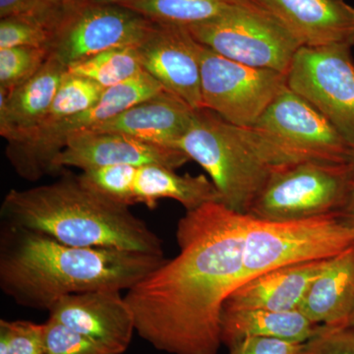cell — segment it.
I'll list each match as a JSON object with an SVG mask.
<instances>
[{"instance_id": "1", "label": "cell", "mask_w": 354, "mask_h": 354, "mask_svg": "<svg viewBox=\"0 0 354 354\" xmlns=\"http://www.w3.org/2000/svg\"><path fill=\"white\" fill-rule=\"evenodd\" d=\"M247 218L221 202L186 211L179 253L124 295L142 339L169 354L218 353L223 305L241 285Z\"/></svg>"}, {"instance_id": "2", "label": "cell", "mask_w": 354, "mask_h": 354, "mask_svg": "<svg viewBox=\"0 0 354 354\" xmlns=\"http://www.w3.org/2000/svg\"><path fill=\"white\" fill-rule=\"evenodd\" d=\"M165 260L157 254L67 245L22 227L0 228V288L26 308L48 311L66 295L130 290Z\"/></svg>"}, {"instance_id": "3", "label": "cell", "mask_w": 354, "mask_h": 354, "mask_svg": "<svg viewBox=\"0 0 354 354\" xmlns=\"http://www.w3.org/2000/svg\"><path fill=\"white\" fill-rule=\"evenodd\" d=\"M0 218L1 225L67 245L164 255L162 239L129 207L91 189L75 174L29 189H11L1 203Z\"/></svg>"}, {"instance_id": "4", "label": "cell", "mask_w": 354, "mask_h": 354, "mask_svg": "<svg viewBox=\"0 0 354 354\" xmlns=\"http://www.w3.org/2000/svg\"><path fill=\"white\" fill-rule=\"evenodd\" d=\"M176 148L207 171L225 206L245 215L274 172L293 165L254 128L235 127L204 108Z\"/></svg>"}, {"instance_id": "5", "label": "cell", "mask_w": 354, "mask_h": 354, "mask_svg": "<svg viewBox=\"0 0 354 354\" xmlns=\"http://www.w3.org/2000/svg\"><path fill=\"white\" fill-rule=\"evenodd\" d=\"M354 244V230L330 214L272 221L248 215L241 285L283 266L334 257Z\"/></svg>"}, {"instance_id": "6", "label": "cell", "mask_w": 354, "mask_h": 354, "mask_svg": "<svg viewBox=\"0 0 354 354\" xmlns=\"http://www.w3.org/2000/svg\"><path fill=\"white\" fill-rule=\"evenodd\" d=\"M186 28L198 43L221 57L285 74L301 48L285 26L253 0Z\"/></svg>"}, {"instance_id": "7", "label": "cell", "mask_w": 354, "mask_h": 354, "mask_svg": "<svg viewBox=\"0 0 354 354\" xmlns=\"http://www.w3.org/2000/svg\"><path fill=\"white\" fill-rule=\"evenodd\" d=\"M353 189L354 171L349 162H297L274 172L248 215L283 221L337 214Z\"/></svg>"}, {"instance_id": "8", "label": "cell", "mask_w": 354, "mask_h": 354, "mask_svg": "<svg viewBox=\"0 0 354 354\" xmlns=\"http://www.w3.org/2000/svg\"><path fill=\"white\" fill-rule=\"evenodd\" d=\"M165 88L146 71L125 82L106 88L93 108L35 130L22 141L7 144L6 156L18 176L29 181L57 172L55 162L75 133L102 124Z\"/></svg>"}, {"instance_id": "9", "label": "cell", "mask_w": 354, "mask_h": 354, "mask_svg": "<svg viewBox=\"0 0 354 354\" xmlns=\"http://www.w3.org/2000/svg\"><path fill=\"white\" fill-rule=\"evenodd\" d=\"M203 108L235 127H253L286 87V74L200 51Z\"/></svg>"}, {"instance_id": "10", "label": "cell", "mask_w": 354, "mask_h": 354, "mask_svg": "<svg viewBox=\"0 0 354 354\" xmlns=\"http://www.w3.org/2000/svg\"><path fill=\"white\" fill-rule=\"evenodd\" d=\"M252 128L290 164H344L353 151L337 128L288 86Z\"/></svg>"}, {"instance_id": "11", "label": "cell", "mask_w": 354, "mask_h": 354, "mask_svg": "<svg viewBox=\"0 0 354 354\" xmlns=\"http://www.w3.org/2000/svg\"><path fill=\"white\" fill-rule=\"evenodd\" d=\"M286 85L309 102L354 147V62L346 46H301Z\"/></svg>"}, {"instance_id": "12", "label": "cell", "mask_w": 354, "mask_h": 354, "mask_svg": "<svg viewBox=\"0 0 354 354\" xmlns=\"http://www.w3.org/2000/svg\"><path fill=\"white\" fill-rule=\"evenodd\" d=\"M155 25L128 7L86 2L70 10L55 32L50 51L68 67L111 48H137Z\"/></svg>"}, {"instance_id": "13", "label": "cell", "mask_w": 354, "mask_h": 354, "mask_svg": "<svg viewBox=\"0 0 354 354\" xmlns=\"http://www.w3.org/2000/svg\"><path fill=\"white\" fill-rule=\"evenodd\" d=\"M201 48L184 26L156 22L137 50L144 71L165 91L199 109H203Z\"/></svg>"}, {"instance_id": "14", "label": "cell", "mask_w": 354, "mask_h": 354, "mask_svg": "<svg viewBox=\"0 0 354 354\" xmlns=\"http://www.w3.org/2000/svg\"><path fill=\"white\" fill-rule=\"evenodd\" d=\"M190 158L179 149L150 143L113 132L83 131L67 139L66 146L55 160L57 172L64 167L82 171L127 165L133 167L162 165L171 169L183 167Z\"/></svg>"}, {"instance_id": "15", "label": "cell", "mask_w": 354, "mask_h": 354, "mask_svg": "<svg viewBox=\"0 0 354 354\" xmlns=\"http://www.w3.org/2000/svg\"><path fill=\"white\" fill-rule=\"evenodd\" d=\"M120 292L99 290L66 295L48 310L50 318L118 354L124 353L136 330L131 309Z\"/></svg>"}, {"instance_id": "16", "label": "cell", "mask_w": 354, "mask_h": 354, "mask_svg": "<svg viewBox=\"0 0 354 354\" xmlns=\"http://www.w3.org/2000/svg\"><path fill=\"white\" fill-rule=\"evenodd\" d=\"M279 21L300 46H354V7L344 0H253Z\"/></svg>"}, {"instance_id": "17", "label": "cell", "mask_w": 354, "mask_h": 354, "mask_svg": "<svg viewBox=\"0 0 354 354\" xmlns=\"http://www.w3.org/2000/svg\"><path fill=\"white\" fill-rule=\"evenodd\" d=\"M195 113L187 102L164 91L86 131L120 133L176 148L192 124Z\"/></svg>"}, {"instance_id": "18", "label": "cell", "mask_w": 354, "mask_h": 354, "mask_svg": "<svg viewBox=\"0 0 354 354\" xmlns=\"http://www.w3.org/2000/svg\"><path fill=\"white\" fill-rule=\"evenodd\" d=\"M67 66L50 51L38 73L6 94L0 92V134L7 144L29 136L46 120Z\"/></svg>"}, {"instance_id": "19", "label": "cell", "mask_w": 354, "mask_h": 354, "mask_svg": "<svg viewBox=\"0 0 354 354\" xmlns=\"http://www.w3.org/2000/svg\"><path fill=\"white\" fill-rule=\"evenodd\" d=\"M328 260L283 266L264 272L235 288L225 300L223 310H299L310 285Z\"/></svg>"}, {"instance_id": "20", "label": "cell", "mask_w": 354, "mask_h": 354, "mask_svg": "<svg viewBox=\"0 0 354 354\" xmlns=\"http://www.w3.org/2000/svg\"><path fill=\"white\" fill-rule=\"evenodd\" d=\"M299 310L317 325L346 326L354 310V244L328 260Z\"/></svg>"}, {"instance_id": "21", "label": "cell", "mask_w": 354, "mask_h": 354, "mask_svg": "<svg viewBox=\"0 0 354 354\" xmlns=\"http://www.w3.org/2000/svg\"><path fill=\"white\" fill-rule=\"evenodd\" d=\"M327 326L311 322L300 310L272 311L265 309L223 310L221 344L227 348L249 337H271L306 342Z\"/></svg>"}, {"instance_id": "22", "label": "cell", "mask_w": 354, "mask_h": 354, "mask_svg": "<svg viewBox=\"0 0 354 354\" xmlns=\"http://www.w3.org/2000/svg\"><path fill=\"white\" fill-rule=\"evenodd\" d=\"M135 204L155 209L158 200L172 199L186 211H192L212 202H221L220 193L211 179L204 176L176 174L162 165H144L137 169L134 184Z\"/></svg>"}, {"instance_id": "23", "label": "cell", "mask_w": 354, "mask_h": 354, "mask_svg": "<svg viewBox=\"0 0 354 354\" xmlns=\"http://www.w3.org/2000/svg\"><path fill=\"white\" fill-rule=\"evenodd\" d=\"M247 0H136L123 4L158 23L188 27L218 17Z\"/></svg>"}, {"instance_id": "24", "label": "cell", "mask_w": 354, "mask_h": 354, "mask_svg": "<svg viewBox=\"0 0 354 354\" xmlns=\"http://www.w3.org/2000/svg\"><path fill=\"white\" fill-rule=\"evenodd\" d=\"M71 73L86 77L104 88L125 82L144 71L135 46L111 48L67 67Z\"/></svg>"}, {"instance_id": "25", "label": "cell", "mask_w": 354, "mask_h": 354, "mask_svg": "<svg viewBox=\"0 0 354 354\" xmlns=\"http://www.w3.org/2000/svg\"><path fill=\"white\" fill-rule=\"evenodd\" d=\"M104 90L106 88L95 81L67 70L58 87L50 113L39 127L66 120L93 108L101 99Z\"/></svg>"}, {"instance_id": "26", "label": "cell", "mask_w": 354, "mask_h": 354, "mask_svg": "<svg viewBox=\"0 0 354 354\" xmlns=\"http://www.w3.org/2000/svg\"><path fill=\"white\" fill-rule=\"evenodd\" d=\"M50 55V48H0V92L8 93L36 75Z\"/></svg>"}, {"instance_id": "27", "label": "cell", "mask_w": 354, "mask_h": 354, "mask_svg": "<svg viewBox=\"0 0 354 354\" xmlns=\"http://www.w3.org/2000/svg\"><path fill=\"white\" fill-rule=\"evenodd\" d=\"M138 167L120 165L82 171L80 176L88 187L114 202L130 207L135 205L134 184Z\"/></svg>"}, {"instance_id": "28", "label": "cell", "mask_w": 354, "mask_h": 354, "mask_svg": "<svg viewBox=\"0 0 354 354\" xmlns=\"http://www.w3.org/2000/svg\"><path fill=\"white\" fill-rule=\"evenodd\" d=\"M74 7L66 0H0V18L34 21L55 34Z\"/></svg>"}, {"instance_id": "29", "label": "cell", "mask_w": 354, "mask_h": 354, "mask_svg": "<svg viewBox=\"0 0 354 354\" xmlns=\"http://www.w3.org/2000/svg\"><path fill=\"white\" fill-rule=\"evenodd\" d=\"M44 354H118L50 318L44 323Z\"/></svg>"}, {"instance_id": "30", "label": "cell", "mask_w": 354, "mask_h": 354, "mask_svg": "<svg viewBox=\"0 0 354 354\" xmlns=\"http://www.w3.org/2000/svg\"><path fill=\"white\" fill-rule=\"evenodd\" d=\"M0 354H44V324L0 320Z\"/></svg>"}, {"instance_id": "31", "label": "cell", "mask_w": 354, "mask_h": 354, "mask_svg": "<svg viewBox=\"0 0 354 354\" xmlns=\"http://www.w3.org/2000/svg\"><path fill=\"white\" fill-rule=\"evenodd\" d=\"M55 32L34 21L23 18L0 20V48L15 46L50 48Z\"/></svg>"}, {"instance_id": "32", "label": "cell", "mask_w": 354, "mask_h": 354, "mask_svg": "<svg viewBox=\"0 0 354 354\" xmlns=\"http://www.w3.org/2000/svg\"><path fill=\"white\" fill-rule=\"evenodd\" d=\"M304 354H354V328L326 327L310 339Z\"/></svg>"}, {"instance_id": "33", "label": "cell", "mask_w": 354, "mask_h": 354, "mask_svg": "<svg viewBox=\"0 0 354 354\" xmlns=\"http://www.w3.org/2000/svg\"><path fill=\"white\" fill-rule=\"evenodd\" d=\"M306 342L283 341L271 337H249L228 348V354H304Z\"/></svg>"}, {"instance_id": "34", "label": "cell", "mask_w": 354, "mask_h": 354, "mask_svg": "<svg viewBox=\"0 0 354 354\" xmlns=\"http://www.w3.org/2000/svg\"><path fill=\"white\" fill-rule=\"evenodd\" d=\"M339 215L342 216V220L346 221V225L354 230V189L348 203L344 208L339 212Z\"/></svg>"}, {"instance_id": "35", "label": "cell", "mask_w": 354, "mask_h": 354, "mask_svg": "<svg viewBox=\"0 0 354 354\" xmlns=\"http://www.w3.org/2000/svg\"><path fill=\"white\" fill-rule=\"evenodd\" d=\"M133 1H136V0H88V2H93V3L118 4V6H123V4Z\"/></svg>"}, {"instance_id": "36", "label": "cell", "mask_w": 354, "mask_h": 354, "mask_svg": "<svg viewBox=\"0 0 354 354\" xmlns=\"http://www.w3.org/2000/svg\"><path fill=\"white\" fill-rule=\"evenodd\" d=\"M66 1L68 2L71 6H81V4L88 2V0H66Z\"/></svg>"}, {"instance_id": "37", "label": "cell", "mask_w": 354, "mask_h": 354, "mask_svg": "<svg viewBox=\"0 0 354 354\" xmlns=\"http://www.w3.org/2000/svg\"><path fill=\"white\" fill-rule=\"evenodd\" d=\"M346 326L348 327L354 328V310L353 311V313H351V317L348 318V323H346Z\"/></svg>"}, {"instance_id": "38", "label": "cell", "mask_w": 354, "mask_h": 354, "mask_svg": "<svg viewBox=\"0 0 354 354\" xmlns=\"http://www.w3.org/2000/svg\"><path fill=\"white\" fill-rule=\"evenodd\" d=\"M349 165L353 167V171H354V147L353 148V151H351V158H349Z\"/></svg>"}]
</instances>
